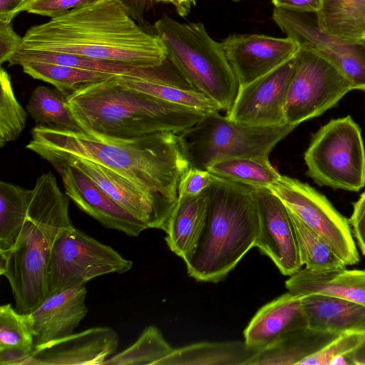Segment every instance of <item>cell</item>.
I'll return each mask as SVG.
<instances>
[{"label":"cell","mask_w":365,"mask_h":365,"mask_svg":"<svg viewBox=\"0 0 365 365\" xmlns=\"http://www.w3.org/2000/svg\"><path fill=\"white\" fill-rule=\"evenodd\" d=\"M26 148L45 160L83 158L124 178L152 198L163 222V230L177 203L180 179L190 167L179 135L170 131L126 139L81 129L36 125Z\"/></svg>","instance_id":"1"},{"label":"cell","mask_w":365,"mask_h":365,"mask_svg":"<svg viewBox=\"0 0 365 365\" xmlns=\"http://www.w3.org/2000/svg\"><path fill=\"white\" fill-rule=\"evenodd\" d=\"M66 53L135 67L168 58L156 34L148 33L115 0H97L30 27L20 48Z\"/></svg>","instance_id":"2"},{"label":"cell","mask_w":365,"mask_h":365,"mask_svg":"<svg viewBox=\"0 0 365 365\" xmlns=\"http://www.w3.org/2000/svg\"><path fill=\"white\" fill-rule=\"evenodd\" d=\"M69 200L51 172L40 175L31 189L26 218L14 247L0 253V274L9 282L19 312H31L47 297L53 245L73 227Z\"/></svg>","instance_id":"3"},{"label":"cell","mask_w":365,"mask_h":365,"mask_svg":"<svg viewBox=\"0 0 365 365\" xmlns=\"http://www.w3.org/2000/svg\"><path fill=\"white\" fill-rule=\"evenodd\" d=\"M118 76L82 87L67 97L80 129L126 139L161 131L179 134L206 114L130 89Z\"/></svg>","instance_id":"4"},{"label":"cell","mask_w":365,"mask_h":365,"mask_svg":"<svg viewBox=\"0 0 365 365\" xmlns=\"http://www.w3.org/2000/svg\"><path fill=\"white\" fill-rule=\"evenodd\" d=\"M207 192L205 222L195 249L184 262L191 277L216 283L255 246L258 212L252 187L212 175Z\"/></svg>","instance_id":"5"},{"label":"cell","mask_w":365,"mask_h":365,"mask_svg":"<svg viewBox=\"0 0 365 365\" xmlns=\"http://www.w3.org/2000/svg\"><path fill=\"white\" fill-rule=\"evenodd\" d=\"M154 28L182 78L227 114L240 85L222 43L213 40L201 23H179L165 15Z\"/></svg>","instance_id":"6"},{"label":"cell","mask_w":365,"mask_h":365,"mask_svg":"<svg viewBox=\"0 0 365 365\" xmlns=\"http://www.w3.org/2000/svg\"><path fill=\"white\" fill-rule=\"evenodd\" d=\"M297 126L289 123L252 126L214 111L178 135L190 166L207 170L212 163L225 159L269 157L277 144Z\"/></svg>","instance_id":"7"},{"label":"cell","mask_w":365,"mask_h":365,"mask_svg":"<svg viewBox=\"0 0 365 365\" xmlns=\"http://www.w3.org/2000/svg\"><path fill=\"white\" fill-rule=\"evenodd\" d=\"M304 159L307 175L320 186L357 192L365 185V148L350 115L331 120L314 133Z\"/></svg>","instance_id":"8"},{"label":"cell","mask_w":365,"mask_h":365,"mask_svg":"<svg viewBox=\"0 0 365 365\" xmlns=\"http://www.w3.org/2000/svg\"><path fill=\"white\" fill-rule=\"evenodd\" d=\"M133 267L111 247L74 227L64 230L56 240L48 271V295L59 290L85 285L95 277L123 274Z\"/></svg>","instance_id":"9"},{"label":"cell","mask_w":365,"mask_h":365,"mask_svg":"<svg viewBox=\"0 0 365 365\" xmlns=\"http://www.w3.org/2000/svg\"><path fill=\"white\" fill-rule=\"evenodd\" d=\"M351 90L350 81L332 64L300 48L284 106L287 123L298 125L322 115Z\"/></svg>","instance_id":"10"},{"label":"cell","mask_w":365,"mask_h":365,"mask_svg":"<svg viewBox=\"0 0 365 365\" xmlns=\"http://www.w3.org/2000/svg\"><path fill=\"white\" fill-rule=\"evenodd\" d=\"M269 189L291 213L322 237L346 266L359 262L349 220L324 195L308 184L285 175H281Z\"/></svg>","instance_id":"11"},{"label":"cell","mask_w":365,"mask_h":365,"mask_svg":"<svg viewBox=\"0 0 365 365\" xmlns=\"http://www.w3.org/2000/svg\"><path fill=\"white\" fill-rule=\"evenodd\" d=\"M272 19L300 48L317 53L341 72L352 90L365 91V41H346L324 32L314 13L275 7Z\"/></svg>","instance_id":"12"},{"label":"cell","mask_w":365,"mask_h":365,"mask_svg":"<svg viewBox=\"0 0 365 365\" xmlns=\"http://www.w3.org/2000/svg\"><path fill=\"white\" fill-rule=\"evenodd\" d=\"M295 66L296 56L267 75L240 86L227 118L252 126L287 124L284 106Z\"/></svg>","instance_id":"13"},{"label":"cell","mask_w":365,"mask_h":365,"mask_svg":"<svg viewBox=\"0 0 365 365\" xmlns=\"http://www.w3.org/2000/svg\"><path fill=\"white\" fill-rule=\"evenodd\" d=\"M253 189L259 222L255 247L269 257L282 274L292 276L302 264L289 211L269 188Z\"/></svg>","instance_id":"14"},{"label":"cell","mask_w":365,"mask_h":365,"mask_svg":"<svg viewBox=\"0 0 365 365\" xmlns=\"http://www.w3.org/2000/svg\"><path fill=\"white\" fill-rule=\"evenodd\" d=\"M221 43L240 86L277 69L300 49L298 43L289 37L262 34L232 35Z\"/></svg>","instance_id":"15"},{"label":"cell","mask_w":365,"mask_h":365,"mask_svg":"<svg viewBox=\"0 0 365 365\" xmlns=\"http://www.w3.org/2000/svg\"><path fill=\"white\" fill-rule=\"evenodd\" d=\"M66 195L83 212L105 227L137 237L148 225L127 212L107 195L89 177L74 165L54 163Z\"/></svg>","instance_id":"16"},{"label":"cell","mask_w":365,"mask_h":365,"mask_svg":"<svg viewBox=\"0 0 365 365\" xmlns=\"http://www.w3.org/2000/svg\"><path fill=\"white\" fill-rule=\"evenodd\" d=\"M118 344L113 329L92 327L36 346L24 365H102Z\"/></svg>","instance_id":"17"},{"label":"cell","mask_w":365,"mask_h":365,"mask_svg":"<svg viewBox=\"0 0 365 365\" xmlns=\"http://www.w3.org/2000/svg\"><path fill=\"white\" fill-rule=\"evenodd\" d=\"M124 86L163 101L209 113L221 110L219 106L193 88L167 58L157 66L142 68L135 76H119Z\"/></svg>","instance_id":"18"},{"label":"cell","mask_w":365,"mask_h":365,"mask_svg":"<svg viewBox=\"0 0 365 365\" xmlns=\"http://www.w3.org/2000/svg\"><path fill=\"white\" fill-rule=\"evenodd\" d=\"M86 293L85 285L59 290L29 313L35 346L74 333L88 312Z\"/></svg>","instance_id":"19"},{"label":"cell","mask_w":365,"mask_h":365,"mask_svg":"<svg viewBox=\"0 0 365 365\" xmlns=\"http://www.w3.org/2000/svg\"><path fill=\"white\" fill-rule=\"evenodd\" d=\"M51 165L63 163L74 165L89 177L107 195L149 228L163 229L155 202L140 187L112 170L94 162L78 158H49Z\"/></svg>","instance_id":"20"},{"label":"cell","mask_w":365,"mask_h":365,"mask_svg":"<svg viewBox=\"0 0 365 365\" xmlns=\"http://www.w3.org/2000/svg\"><path fill=\"white\" fill-rule=\"evenodd\" d=\"M302 297L289 292L261 307L244 331L246 344L259 350L307 327Z\"/></svg>","instance_id":"21"},{"label":"cell","mask_w":365,"mask_h":365,"mask_svg":"<svg viewBox=\"0 0 365 365\" xmlns=\"http://www.w3.org/2000/svg\"><path fill=\"white\" fill-rule=\"evenodd\" d=\"M302 297V305L309 329L339 334L365 333V306L326 294Z\"/></svg>","instance_id":"22"},{"label":"cell","mask_w":365,"mask_h":365,"mask_svg":"<svg viewBox=\"0 0 365 365\" xmlns=\"http://www.w3.org/2000/svg\"><path fill=\"white\" fill-rule=\"evenodd\" d=\"M285 287L300 296L326 294L365 306V270L344 267L316 272L304 268L290 276Z\"/></svg>","instance_id":"23"},{"label":"cell","mask_w":365,"mask_h":365,"mask_svg":"<svg viewBox=\"0 0 365 365\" xmlns=\"http://www.w3.org/2000/svg\"><path fill=\"white\" fill-rule=\"evenodd\" d=\"M208 206L207 189L200 194L178 198L163 231L170 250L185 260L193 252L202 231Z\"/></svg>","instance_id":"24"},{"label":"cell","mask_w":365,"mask_h":365,"mask_svg":"<svg viewBox=\"0 0 365 365\" xmlns=\"http://www.w3.org/2000/svg\"><path fill=\"white\" fill-rule=\"evenodd\" d=\"M339 335L315 331L307 327L302 328L257 350L245 365H299L303 359L323 348Z\"/></svg>","instance_id":"25"},{"label":"cell","mask_w":365,"mask_h":365,"mask_svg":"<svg viewBox=\"0 0 365 365\" xmlns=\"http://www.w3.org/2000/svg\"><path fill=\"white\" fill-rule=\"evenodd\" d=\"M257 351L245 341L198 342L174 349L158 365H245Z\"/></svg>","instance_id":"26"},{"label":"cell","mask_w":365,"mask_h":365,"mask_svg":"<svg viewBox=\"0 0 365 365\" xmlns=\"http://www.w3.org/2000/svg\"><path fill=\"white\" fill-rule=\"evenodd\" d=\"M316 15L324 32L346 41H364L365 0H322Z\"/></svg>","instance_id":"27"},{"label":"cell","mask_w":365,"mask_h":365,"mask_svg":"<svg viewBox=\"0 0 365 365\" xmlns=\"http://www.w3.org/2000/svg\"><path fill=\"white\" fill-rule=\"evenodd\" d=\"M207 170L219 178L257 188H269L281 177L269 157H240L212 163Z\"/></svg>","instance_id":"28"},{"label":"cell","mask_w":365,"mask_h":365,"mask_svg":"<svg viewBox=\"0 0 365 365\" xmlns=\"http://www.w3.org/2000/svg\"><path fill=\"white\" fill-rule=\"evenodd\" d=\"M31 190L0 182V253L11 250L24 225Z\"/></svg>","instance_id":"29"},{"label":"cell","mask_w":365,"mask_h":365,"mask_svg":"<svg viewBox=\"0 0 365 365\" xmlns=\"http://www.w3.org/2000/svg\"><path fill=\"white\" fill-rule=\"evenodd\" d=\"M21 66L27 75L53 85L67 96L82 87L115 76L51 63L30 62Z\"/></svg>","instance_id":"30"},{"label":"cell","mask_w":365,"mask_h":365,"mask_svg":"<svg viewBox=\"0 0 365 365\" xmlns=\"http://www.w3.org/2000/svg\"><path fill=\"white\" fill-rule=\"evenodd\" d=\"M67 97L56 88L38 86L31 93L26 110L37 125L80 129L69 108Z\"/></svg>","instance_id":"31"},{"label":"cell","mask_w":365,"mask_h":365,"mask_svg":"<svg viewBox=\"0 0 365 365\" xmlns=\"http://www.w3.org/2000/svg\"><path fill=\"white\" fill-rule=\"evenodd\" d=\"M42 62L60 64L77 68L109 73L115 76H133L140 67L90 58L75 54L19 49L9 61V66Z\"/></svg>","instance_id":"32"},{"label":"cell","mask_w":365,"mask_h":365,"mask_svg":"<svg viewBox=\"0 0 365 365\" xmlns=\"http://www.w3.org/2000/svg\"><path fill=\"white\" fill-rule=\"evenodd\" d=\"M290 213L294 227L300 259L305 268L324 272L346 267L325 240Z\"/></svg>","instance_id":"33"},{"label":"cell","mask_w":365,"mask_h":365,"mask_svg":"<svg viewBox=\"0 0 365 365\" xmlns=\"http://www.w3.org/2000/svg\"><path fill=\"white\" fill-rule=\"evenodd\" d=\"M173 349L161 331L150 325L133 344L110 356L102 365H158Z\"/></svg>","instance_id":"34"},{"label":"cell","mask_w":365,"mask_h":365,"mask_svg":"<svg viewBox=\"0 0 365 365\" xmlns=\"http://www.w3.org/2000/svg\"><path fill=\"white\" fill-rule=\"evenodd\" d=\"M0 147L16 140L25 128L27 113L17 98L7 71L0 70Z\"/></svg>","instance_id":"35"},{"label":"cell","mask_w":365,"mask_h":365,"mask_svg":"<svg viewBox=\"0 0 365 365\" xmlns=\"http://www.w3.org/2000/svg\"><path fill=\"white\" fill-rule=\"evenodd\" d=\"M35 347L29 313L19 312L10 304L0 307V350L30 353Z\"/></svg>","instance_id":"36"},{"label":"cell","mask_w":365,"mask_h":365,"mask_svg":"<svg viewBox=\"0 0 365 365\" xmlns=\"http://www.w3.org/2000/svg\"><path fill=\"white\" fill-rule=\"evenodd\" d=\"M361 334L344 333L323 348L303 359L299 365H330L339 356H348L360 341Z\"/></svg>","instance_id":"37"},{"label":"cell","mask_w":365,"mask_h":365,"mask_svg":"<svg viewBox=\"0 0 365 365\" xmlns=\"http://www.w3.org/2000/svg\"><path fill=\"white\" fill-rule=\"evenodd\" d=\"M96 1L97 0H28L18 12L19 14L26 11L53 19Z\"/></svg>","instance_id":"38"},{"label":"cell","mask_w":365,"mask_h":365,"mask_svg":"<svg viewBox=\"0 0 365 365\" xmlns=\"http://www.w3.org/2000/svg\"><path fill=\"white\" fill-rule=\"evenodd\" d=\"M212 181L207 170L189 167L182 175L178 187V199L197 195L205 190Z\"/></svg>","instance_id":"39"},{"label":"cell","mask_w":365,"mask_h":365,"mask_svg":"<svg viewBox=\"0 0 365 365\" xmlns=\"http://www.w3.org/2000/svg\"><path fill=\"white\" fill-rule=\"evenodd\" d=\"M22 37L13 29L11 22L0 20V63L9 62L20 48Z\"/></svg>","instance_id":"40"},{"label":"cell","mask_w":365,"mask_h":365,"mask_svg":"<svg viewBox=\"0 0 365 365\" xmlns=\"http://www.w3.org/2000/svg\"><path fill=\"white\" fill-rule=\"evenodd\" d=\"M349 222L361 252L365 256V192L354 204Z\"/></svg>","instance_id":"41"},{"label":"cell","mask_w":365,"mask_h":365,"mask_svg":"<svg viewBox=\"0 0 365 365\" xmlns=\"http://www.w3.org/2000/svg\"><path fill=\"white\" fill-rule=\"evenodd\" d=\"M141 26L145 14L157 4V0H115Z\"/></svg>","instance_id":"42"},{"label":"cell","mask_w":365,"mask_h":365,"mask_svg":"<svg viewBox=\"0 0 365 365\" xmlns=\"http://www.w3.org/2000/svg\"><path fill=\"white\" fill-rule=\"evenodd\" d=\"M276 8L289 11L317 14L322 7V0H272Z\"/></svg>","instance_id":"43"},{"label":"cell","mask_w":365,"mask_h":365,"mask_svg":"<svg viewBox=\"0 0 365 365\" xmlns=\"http://www.w3.org/2000/svg\"><path fill=\"white\" fill-rule=\"evenodd\" d=\"M28 0H0V20L11 22Z\"/></svg>","instance_id":"44"},{"label":"cell","mask_w":365,"mask_h":365,"mask_svg":"<svg viewBox=\"0 0 365 365\" xmlns=\"http://www.w3.org/2000/svg\"><path fill=\"white\" fill-rule=\"evenodd\" d=\"M351 364L365 365V333L361 334L356 347L349 355Z\"/></svg>","instance_id":"45"},{"label":"cell","mask_w":365,"mask_h":365,"mask_svg":"<svg viewBox=\"0 0 365 365\" xmlns=\"http://www.w3.org/2000/svg\"><path fill=\"white\" fill-rule=\"evenodd\" d=\"M170 3L173 4L179 15L186 16L190 11L194 0H157V3Z\"/></svg>","instance_id":"46"},{"label":"cell","mask_w":365,"mask_h":365,"mask_svg":"<svg viewBox=\"0 0 365 365\" xmlns=\"http://www.w3.org/2000/svg\"><path fill=\"white\" fill-rule=\"evenodd\" d=\"M365 41V40H364Z\"/></svg>","instance_id":"47"}]
</instances>
